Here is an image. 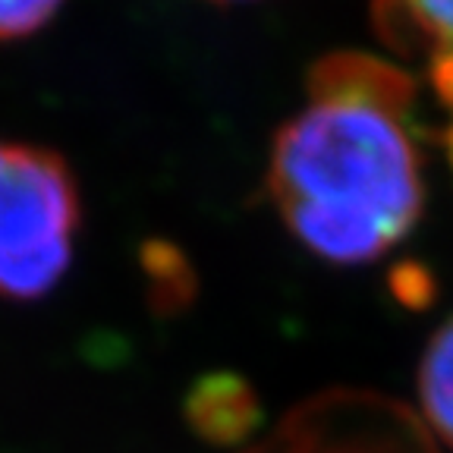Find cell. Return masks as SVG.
<instances>
[{
	"label": "cell",
	"mask_w": 453,
	"mask_h": 453,
	"mask_svg": "<svg viewBox=\"0 0 453 453\" xmlns=\"http://www.w3.org/2000/svg\"><path fill=\"white\" fill-rule=\"evenodd\" d=\"M64 0H0V42L35 35L57 16Z\"/></svg>",
	"instance_id": "ba28073f"
},
{
	"label": "cell",
	"mask_w": 453,
	"mask_h": 453,
	"mask_svg": "<svg viewBox=\"0 0 453 453\" xmlns=\"http://www.w3.org/2000/svg\"><path fill=\"white\" fill-rule=\"evenodd\" d=\"M82 198L70 164L32 142L0 139V296L35 303L73 265Z\"/></svg>",
	"instance_id": "7a4b0ae2"
},
{
	"label": "cell",
	"mask_w": 453,
	"mask_h": 453,
	"mask_svg": "<svg viewBox=\"0 0 453 453\" xmlns=\"http://www.w3.org/2000/svg\"><path fill=\"white\" fill-rule=\"evenodd\" d=\"M186 422L208 444H240L255 432L262 418V406L252 384L240 375H205L186 394Z\"/></svg>",
	"instance_id": "277c9868"
},
{
	"label": "cell",
	"mask_w": 453,
	"mask_h": 453,
	"mask_svg": "<svg viewBox=\"0 0 453 453\" xmlns=\"http://www.w3.org/2000/svg\"><path fill=\"white\" fill-rule=\"evenodd\" d=\"M142 265L151 283V303L161 311H177L196 293V277H192L186 258L167 242H151L142 252Z\"/></svg>",
	"instance_id": "52a82bcc"
},
{
	"label": "cell",
	"mask_w": 453,
	"mask_h": 453,
	"mask_svg": "<svg viewBox=\"0 0 453 453\" xmlns=\"http://www.w3.org/2000/svg\"><path fill=\"white\" fill-rule=\"evenodd\" d=\"M418 416L438 444L453 450V319L428 340L418 365Z\"/></svg>",
	"instance_id": "8992f818"
},
{
	"label": "cell",
	"mask_w": 453,
	"mask_h": 453,
	"mask_svg": "<svg viewBox=\"0 0 453 453\" xmlns=\"http://www.w3.org/2000/svg\"><path fill=\"white\" fill-rule=\"evenodd\" d=\"M384 42L428 60L453 57V0H372Z\"/></svg>",
	"instance_id": "5b68a950"
},
{
	"label": "cell",
	"mask_w": 453,
	"mask_h": 453,
	"mask_svg": "<svg viewBox=\"0 0 453 453\" xmlns=\"http://www.w3.org/2000/svg\"><path fill=\"white\" fill-rule=\"evenodd\" d=\"M444 149H447V157H450V167H453V120H450V127L444 129Z\"/></svg>",
	"instance_id": "30bf717a"
},
{
	"label": "cell",
	"mask_w": 453,
	"mask_h": 453,
	"mask_svg": "<svg viewBox=\"0 0 453 453\" xmlns=\"http://www.w3.org/2000/svg\"><path fill=\"white\" fill-rule=\"evenodd\" d=\"M394 287H396V296L403 299L406 305H422L432 299V280L418 268H400L394 277Z\"/></svg>",
	"instance_id": "9c48e42d"
},
{
	"label": "cell",
	"mask_w": 453,
	"mask_h": 453,
	"mask_svg": "<svg viewBox=\"0 0 453 453\" xmlns=\"http://www.w3.org/2000/svg\"><path fill=\"white\" fill-rule=\"evenodd\" d=\"M305 95L271 145V202L319 258L375 262L410 236L425 205L410 135L416 82L384 57L334 50L309 70Z\"/></svg>",
	"instance_id": "6da1fadb"
},
{
	"label": "cell",
	"mask_w": 453,
	"mask_h": 453,
	"mask_svg": "<svg viewBox=\"0 0 453 453\" xmlns=\"http://www.w3.org/2000/svg\"><path fill=\"white\" fill-rule=\"evenodd\" d=\"M211 4H249V0H211Z\"/></svg>",
	"instance_id": "8fae6325"
},
{
	"label": "cell",
	"mask_w": 453,
	"mask_h": 453,
	"mask_svg": "<svg viewBox=\"0 0 453 453\" xmlns=\"http://www.w3.org/2000/svg\"><path fill=\"white\" fill-rule=\"evenodd\" d=\"M242 453H441L422 416L394 396L334 388L293 406Z\"/></svg>",
	"instance_id": "3957f363"
}]
</instances>
